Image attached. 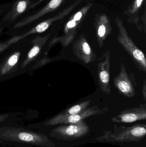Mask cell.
<instances>
[{"label":"cell","instance_id":"12","mask_svg":"<svg viewBox=\"0 0 146 147\" xmlns=\"http://www.w3.org/2000/svg\"><path fill=\"white\" fill-rule=\"evenodd\" d=\"M49 26L48 22H43L39 24L36 28V31L38 32L41 33L45 31Z\"/></svg>","mask_w":146,"mask_h":147},{"label":"cell","instance_id":"5","mask_svg":"<svg viewBox=\"0 0 146 147\" xmlns=\"http://www.w3.org/2000/svg\"><path fill=\"white\" fill-rule=\"evenodd\" d=\"M109 110L108 107L101 109L97 106H93L87 108L81 112L72 115L59 117L57 115L51 119L46 123V125H59L75 123L84 120L87 117L93 116L100 115L105 114Z\"/></svg>","mask_w":146,"mask_h":147},{"label":"cell","instance_id":"15","mask_svg":"<svg viewBox=\"0 0 146 147\" xmlns=\"http://www.w3.org/2000/svg\"><path fill=\"white\" fill-rule=\"evenodd\" d=\"M142 95L143 98L145 101H146V81L145 80H144V84L142 88Z\"/></svg>","mask_w":146,"mask_h":147},{"label":"cell","instance_id":"19","mask_svg":"<svg viewBox=\"0 0 146 147\" xmlns=\"http://www.w3.org/2000/svg\"><path fill=\"white\" fill-rule=\"evenodd\" d=\"M4 119V116H0V121H2V120Z\"/></svg>","mask_w":146,"mask_h":147},{"label":"cell","instance_id":"18","mask_svg":"<svg viewBox=\"0 0 146 147\" xmlns=\"http://www.w3.org/2000/svg\"><path fill=\"white\" fill-rule=\"evenodd\" d=\"M142 1H143V0H137V6H138V7H139L140 6L141 4Z\"/></svg>","mask_w":146,"mask_h":147},{"label":"cell","instance_id":"10","mask_svg":"<svg viewBox=\"0 0 146 147\" xmlns=\"http://www.w3.org/2000/svg\"><path fill=\"white\" fill-rule=\"evenodd\" d=\"M19 56L20 53H16L9 57L2 69L1 73L5 74L10 71L18 63Z\"/></svg>","mask_w":146,"mask_h":147},{"label":"cell","instance_id":"8","mask_svg":"<svg viewBox=\"0 0 146 147\" xmlns=\"http://www.w3.org/2000/svg\"><path fill=\"white\" fill-rule=\"evenodd\" d=\"M73 50L75 57L84 63H90L97 60L96 53L85 37H79L74 42Z\"/></svg>","mask_w":146,"mask_h":147},{"label":"cell","instance_id":"3","mask_svg":"<svg viewBox=\"0 0 146 147\" xmlns=\"http://www.w3.org/2000/svg\"><path fill=\"white\" fill-rule=\"evenodd\" d=\"M113 82L115 88L121 95L128 98L136 95L137 83L134 75L127 70L123 63H121L120 72L114 78Z\"/></svg>","mask_w":146,"mask_h":147},{"label":"cell","instance_id":"9","mask_svg":"<svg viewBox=\"0 0 146 147\" xmlns=\"http://www.w3.org/2000/svg\"><path fill=\"white\" fill-rule=\"evenodd\" d=\"M91 102V100H86L79 103L66 109L57 115V116L65 117L78 114L88 108Z\"/></svg>","mask_w":146,"mask_h":147},{"label":"cell","instance_id":"11","mask_svg":"<svg viewBox=\"0 0 146 147\" xmlns=\"http://www.w3.org/2000/svg\"><path fill=\"white\" fill-rule=\"evenodd\" d=\"M40 50V47L36 45L33 47L28 53V55H27L28 60H31L35 56H37Z\"/></svg>","mask_w":146,"mask_h":147},{"label":"cell","instance_id":"6","mask_svg":"<svg viewBox=\"0 0 146 147\" xmlns=\"http://www.w3.org/2000/svg\"><path fill=\"white\" fill-rule=\"evenodd\" d=\"M111 51L108 50L103 53L97 63L98 82L101 91L106 95L111 92L110 78Z\"/></svg>","mask_w":146,"mask_h":147},{"label":"cell","instance_id":"14","mask_svg":"<svg viewBox=\"0 0 146 147\" xmlns=\"http://www.w3.org/2000/svg\"><path fill=\"white\" fill-rule=\"evenodd\" d=\"M61 0H51L49 4V7L51 9L57 7L61 3Z\"/></svg>","mask_w":146,"mask_h":147},{"label":"cell","instance_id":"17","mask_svg":"<svg viewBox=\"0 0 146 147\" xmlns=\"http://www.w3.org/2000/svg\"><path fill=\"white\" fill-rule=\"evenodd\" d=\"M82 16V13L81 12H79L77 13L75 16L74 17V20L75 21H76L79 20Z\"/></svg>","mask_w":146,"mask_h":147},{"label":"cell","instance_id":"13","mask_svg":"<svg viewBox=\"0 0 146 147\" xmlns=\"http://www.w3.org/2000/svg\"><path fill=\"white\" fill-rule=\"evenodd\" d=\"M26 8V2L25 1H21L18 3L17 7V11L19 13H22Z\"/></svg>","mask_w":146,"mask_h":147},{"label":"cell","instance_id":"7","mask_svg":"<svg viewBox=\"0 0 146 147\" xmlns=\"http://www.w3.org/2000/svg\"><path fill=\"white\" fill-rule=\"evenodd\" d=\"M146 119V104H141L138 107L127 108L120 111L119 114L111 117L114 123H131Z\"/></svg>","mask_w":146,"mask_h":147},{"label":"cell","instance_id":"2","mask_svg":"<svg viewBox=\"0 0 146 147\" xmlns=\"http://www.w3.org/2000/svg\"><path fill=\"white\" fill-rule=\"evenodd\" d=\"M90 132V128L84 120L77 123L59 126L51 130V135L59 140L73 141L82 138Z\"/></svg>","mask_w":146,"mask_h":147},{"label":"cell","instance_id":"4","mask_svg":"<svg viewBox=\"0 0 146 147\" xmlns=\"http://www.w3.org/2000/svg\"><path fill=\"white\" fill-rule=\"evenodd\" d=\"M117 41L132 59L139 71L146 72V59L144 53L140 49L127 34L121 30L117 37Z\"/></svg>","mask_w":146,"mask_h":147},{"label":"cell","instance_id":"16","mask_svg":"<svg viewBox=\"0 0 146 147\" xmlns=\"http://www.w3.org/2000/svg\"><path fill=\"white\" fill-rule=\"evenodd\" d=\"M76 26V22L74 20L70 21L67 24V28L68 29H71L73 28Z\"/></svg>","mask_w":146,"mask_h":147},{"label":"cell","instance_id":"1","mask_svg":"<svg viewBox=\"0 0 146 147\" xmlns=\"http://www.w3.org/2000/svg\"><path fill=\"white\" fill-rule=\"evenodd\" d=\"M146 136V124H136L129 127L115 125L113 131H105L103 135L96 140L108 142H139L145 139Z\"/></svg>","mask_w":146,"mask_h":147}]
</instances>
